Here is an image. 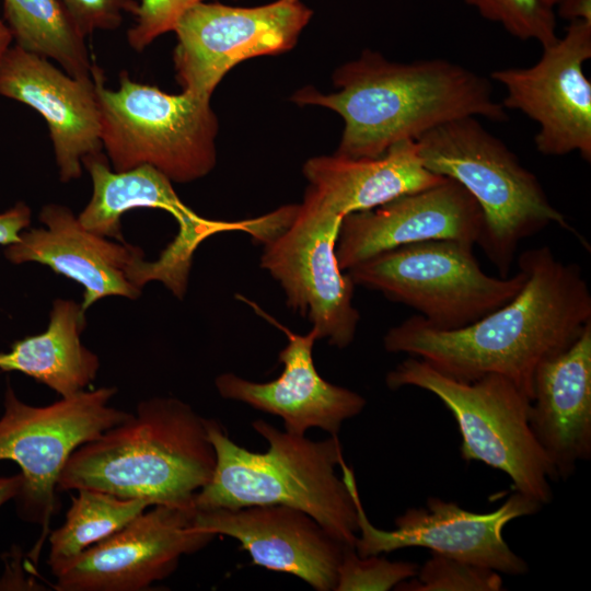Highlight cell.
Instances as JSON below:
<instances>
[{
	"mask_svg": "<svg viewBox=\"0 0 591 591\" xmlns=\"http://www.w3.org/2000/svg\"><path fill=\"white\" fill-rule=\"evenodd\" d=\"M303 175L323 202L343 217L445 178L424 166L415 140L397 142L379 158L350 159L335 153L315 157L304 163Z\"/></svg>",
	"mask_w": 591,
	"mask_h": 591,
	"instance_id": "22",
	"label": "cell"
},
{
	"mask_svg": "<svg viewBox=\"0 0 591 591\" xmlns=\"http://www.w3.org/2000/svg\"><path fill=\"white\" fill-rule=\"evenodd\" d=\"M207 0H141L127 42L136 51L146 49L159 36L174 31L179 16L196 3Z\"/></svg>",
	"mask_w": 591,
	"mask_h": 591,
	"instance_id": "29",
	"label": "cell"
},
{
	"mask_svg": "<svg viewBox=\"0 0 591 591\" xmlns=\"http://www.w3.org/2000/svg\"><path fill=\"white\" fill-rule=\"evenodd\" d=\"M530 425L556 478L591 457V322L534 375Z\"/></svg>",
	"mask_w": 591,
	"mask_h": 591,
	"instance_id": "21",
	"label": "cell"
},
{
	"mask_svg": "<svg viewBox=\"0 0 591 591\" xmlns=\"http://www.w3.org/2000/svg\"><path fill=\"white\" fill-rule=\"evenodd\" d=\"M3 15L16 46L71 77L92 78L86 35L60 0H3Z\"/></svg>",
	"mask_w": 591,
	"mask_h": 591,
	"instance_id": "24",
	"label": "cell"
},
{
	"mask_svg": "<svg viewBox=\"0 0 591 591\" xmlns=\"http://www.w3.org/2000/svg\"><path fill=\"white\" fill-rule=\"evenodd\" d=\"M391 390L417 387L437 396L454 417L461 455L509 476L515 491L542 505L553 499V466L530 425V397L512 381L487 374L473 381L451 378L408 356L385 378Z\"/></svg>",
	"mask_w": 591,
	"mask_h": 591,
	"instance_id": "6",
	"label": "cell"
},
{
	"mask_svg": "<svg viewBox=\"0 0 591 591\" xmlns=\"http://www.w3.org/2000/svg\"><path fill=\"white\" fill-rule=\"evenodd\" d=\"M39 221L47 227L23 231L4 248L13 264L35 262L83 287V311L109 296L137 299L148 283V260L139 247L113 243L80 223L68 207L49 204Z\"/></svg>",
	"mask_w": 591,
	"mask_h": 591,
	"instance_id": "17",
	"label": "cell"
},
{
	"mask_svg": "<svg viewBox=\"0 0 591 591\" xmlns=\"http://www.w3.org/2000/svg\"><path fill=\"white\" fill-rule=\"evenodd\" d=\"M32 211L23 201L0 213V245L16 242L21 233L30 227Z\"/></svg>",
	"mask_w": 591,
	"mask_h": 591,
	"instance_id": "31",
	"label": "cell"
},
{
	"mask_svg": "<svg viewBox=\"0 0 591 591\" xmlns=\"http://www.w3.org/2000/svg\"><path fill=\"white\" fill-rule=\"evenodd\" d=\"M88 36L95 31H114L124 20V14L136 15V0H60Z\"/></svg>",
	"mask_w": 591,
	"mask_h": 591,
	"instance_id": "30",
	"label": "cell"
},
{
	"mask_svg": "<svg viewBox=\"0 0 591 591\" xmlns=\"http://www.w3.org/2000/svg\"><path fill=\"white\" fill-rule=\"evenodd\" d=\"M312 10L300 0H277L253 8L199 2L174 27L173 53L182 90L210 100L222 78L243 60L277 55L298 42Z\"/></svg>",
	"mask_w": 591,
	"mask_h": 591,
	"instance_id": "13",
	"label": "cell"
},
{
	"mask_svg": "<svg viewBox=\"0 0 591 591\" xmlns=\"http://www.w3.org/2000/svg\"><path fill=\"white\" fill-rule=\"evenodd\" d=\"M0 95L30 106L45 119L61 182L79 178L82 159L102 151L93 77H71L14 45L0 63Z\"/></svg>",
	"mask_w": 591,
	"mask_h": 591,
	"instance_id": "19",
	"label": "cell"
},
{
	"mask_svg": "<svg viewBox=\"0 0 591 591\" xmlns=\"http://www.w3.org/2000/svg\"><path fill=\"white\" fill-rule=\"evenodd\" d=\"M480 16L497 23L513 37L535 40L542 48L558 38L556 5L559 0H464Z\"/></svg>",
	"mask_w": 591,
	"mask_h": 591,
	"instance_id": "26",
	"label": "cell"
},
{
	"mask_svg": "<svg viewBox=\"0 0 591 591\" xmlns=\"http://www.w3.org/2000/svg\"><path fill=\"white\" fill-rule=\"evenodd\" d=\"M77 491L63 524L49 532L47 565L54 576L85 549L119 531L152 507L142 499L121 498L96 489L81 488Z\"/></svg>",
	"mask_w": 591,
	"mask_h": 591,
	"instance_id": "25",
	"label": "cell"
},
{
	"mask_svg": "<svg viewBox=\"0 0 591 591\" xmlns=\"http://www.w3.org/2000/svg\"><path fill=\"white\" fill-rule=\"evenodd\" d=\"M82 164L91 176L93 187L89 204L78 217L86 230L125 242L120 231V219L125 212L153 208L174 217L178 233L154 262L161 281L176 296L186 292L194 253L206 239L225 231H243L254 242L264 245L279 234L291 219L286 206L253 219H206L186 206L175 193L172 182L150 165L112 171L102 151L85 155Z\"/></svg>",
	"mask_w": 591,
	"mask_h": 591,
	"instance_id": "10",
	"label": "cell"
},
{
	"mask_svg": "<svg viewBox=\"0 0 591 591\" xmlns=\"http://www.w3.org/2000/svg\"><path fill=\"white\" fill-rule=\"evenodd\" d=\"M343 218L309 186L290 224L264 244L260 257L287 305L311 322L318 339L339 349L352 343L360 321L355 283L336 257Z\"/></svg>",
	"mask_w": 591,
	"mask_h": 591,
	"instance_id": "11",
	"label": "cell"
},
{
	"mask_svg": "<svg viewBox=\"0 0 591 591\" xmlns=\"http://www.w3.org/2000/svg\"><path fill=\"white\" fill-rule=\"evenodd\" d=\"M340 467L357 508L355 551L359 556L425 547L507 575L528 572V563L509 547L502 532L511 521L535 514L543 507L538 501L514 491L496 510L478 513L454 501L429 497L424 507L409 508L398 515L394 530H381L367 517L352 470L345 461Z\"/></svg>",
	"mask_w": 591,
	"mask_h": 591,
	"instance_id": "12",
	"label": "cell"
},
{
	"mask_svg": "<svg viewBox=\"0 0 591 591\" xmlns=\"http://www.w3.org/2000/svg\"><path fill=\"white\" fill-rule=\"evenodd\" d=\"M196 509L163 505L144 510L123 529L85 549L56 578L58 591H142L169 577L184 555L215 534L195 524Z\"/></svg>",
	"mask_w": 591,
	"mask_h": 591,
	"instance_id": "15",
	"label": "cell"
},
{
	"mask_svg": "<svg viewBox=\"0 0 591 591\" xmlns=\"http://www.w3.org/2000/svg\"><path fill=\"white\" fill-rule=\"evenodd\" d=\"M116 387H99L61 397L47 406L22 402L7 386L0 417V461L9 460L21 468L20 517L42 526L32 556L38 557L49 534L53 515L59 509L57 480L72 452L130 413L109 406Z\"/></svg>",
	"mask_w": 591,
	"mask_h": 591,
	"instance_id": "9",
	"label": "cell"
},
{
	"mask_svg": "<svg viewBox=\"0 0 591 591\" xmlns=\"http://www.w3.org/2000/svg\"><path fill=\"white\" fill-rule=\"evenodd\" d=\"M262 315L287 336L288 344L278 356L283 364L281 374L273 381L258 383L234 373H223L215 381L219 394L279 416L286 431L305 434L310 428H320L337 436L345 420L362 412L366 398L318 374L312 355L318 338L313 328L299 335L264 312Z\"/></svg>",
	"mask_w": 591,
	"mask_h": 591,
	"instance_id": "20",
	"label": "cell"
},
{
	"mask_svg": "<svg viewBox=\"0 0 591 591\" xmlns=\"http://www.w3.org/2000/svg\"><path fill=\"white\" fill-rule=\"evenodd\" d=\"M101 112V142L114 171L150 165L172 183L206 176L216 165L218 118L210 100L182 91L170 94L136 82L123 71L119 86H105L94 65Z\"/></svg>",
	"mask_w": 591,
	"mask_h": 591,
	"instance_id": "7",
	"label": "cell"
},
{
	"mask_svg": "<svg viewBox=\"0 0 591 591\" xmlns=\"http://www.w3.org/2000/svg\"><path fill=\"white\" fill-rule=\"evenodd\" d=\"M85 326L81 304L72 300L54 301L45 332L15 340L0 352V371H18L58 393L72 396L95 379L99 357L80 339Z\"/></svg>",
	"mask_w": 591,
	"mask_h": 591,
	"instance_id": "23",
	"label": "cell"
},
{
	"mask_svg": "<svg viewBox=\"0 0 591 591\" xmlns=\"http://www.w3.org/2000/svg\"><path fill=\"white\" fill-rule=\"evenodd\" d=\"M206 425L216 467L195 496L196 510L285 505L306 512L345 545L355 547L357 508L347 484L336 474L344 461L337 436L312 441L256 419L252 427L268 449L253 452L232 441L219 421L206 419Z\"/></svg>",
	"mask_w": 591,
	"mask_h": 591,
	"instance_id": "4",
	"label": "cell"
},
{
	"mask_svg": "<svg viewBox=\"0 0 591 591\" xmlns=\"http://www.w3.org/2000/svg\"><path fill=\"white\" fill-rule=\"evenodd\" d=\"M337 91L306 86L292 95L299 105H318L345 123L335 154L379 158L393 144L465 116L501 123L506 108L487 78L453 61L434 58L402 63L364 49L334 74Z\"/></svg>",
	"mask_w": 591,
	"mask_h": 591,
	"instance_id": "2",
	"label": "cell"
},
{
	"mask_svg": "<svg viewBox=\"0 0 591 591\" xmlns=\"http://www.w3.org/2000/svg\"><path fill=\"white\" fill-rule=\"evenodd\" d=\"M410 561H392L380 555L359 556L355 547L344 552L335 591H387L417 575Z\"/></svg>",
	"mask_w": 591,
	"mask_h": 591,
	"instance_id": "28",
	"label": "cell"
},
{
	"mask_svg": "<svg viewBox=\"0 0 591 591\" xmlns=\"http://www.w3.org/2000/svg\"><path fill=\"white\" fill-rule=\"evenodd\" d=\"M22 485L21 474L0 477V507L11 499H15Z\"/></svg>",
	"mask_w": 591,
	"mask_h": 591,
	"instance_id": "33",
	"label": "cell"
},
{
	"mask_svg": "<svg viewBox=\"0 0 591 591\" xmlns=\"http://www.w3.org/2000/svg\"><path fill=\"white\" fill-rule=\"evenodd\" d=\"M198 529L235 538L253 564L293 575L317 591H335L347 547L306 512L285 505L196 510Z\"/></svg>",
	"mask_w": 591,
	"mask_h": 591,
	"instance_id": "18",
	"label": "cell"
},
{
	"mask_svg": "<svg viewBox=\"0 0 591 591\" xmlns=\"http://www.w3.org/2000/svg\"><path fill=\"white\" fill-rule=\"evenodd\" d=\"M215 467L206 418L177 398L153 397L76 449L57 491L91 488L152 506L195 509V496Z\"/></svg>",
	"mask_w": 591,
	"mask_h": 591,
	"instance_id": "3",
	"label": "cell"
},
{
	"mask_svg": "<svg viewBox=\"0 0 591 591\" xmlns=\"http://www.w3.org/2000/svg\"><path fill=\"white\" fill-rule=\"evenodd\" d=\"M518 268L525 281L501 306L448 331L414 315L386 332L384 349L419 358L461 381L502 375L531 398L538 366L591 322V293L581 268L564 263L548 246L522 252Z\"/></svg>",
	"mask_w": 591,
	"mask_h": 591,
	"instance_id": "1",
	"label": "cell"
},
{
	"mask_svg": "<svg viewBox=\"0 0 591 591\" xmlns=\"http://www.w3.org/2000/svg\"><path fill=\"white\" fill-rule=\"evenodd\" d=\"M483 230L476 200L461 184L444 178L373 209L346 215L336 257L347 271L378 254L417 242L455 240L475 245Z\"/></svg>",
	"mask_w": 591,
	"mask_h": 591,
	"instance_id": "16",
	"label": "cell"
},
{
	"mask_svg": "<svg viewBox=\"0 0 591 591\" xmlns=\"http://www.w3.org/2000/svg\"><path fill=\"white\" fill-rule=\"evenodd\" d=\"M474 245L429 240L378 254L347 270L352 282L381 292L418 312L430 326L455 329L479 320L512 299L525 274L487 275Z\"/></svg>",
	"mask_w": 591,
	"mask_h": 591,
	"instance_id": "8",
	"label": "cell"
},
{
	"mask_svg": "<svg viewBox=\"0 0 591 591\" xmlns=\"http://www.w3.org/2000/svg\"><path fill=\"white\" fill-rule=\"evenodd\" d=\"M415 141L428 171L457 182L476 200L484 218L478 245L501 277L522 240L553 224L576 233L536 175L479 118L449 120Z\"/></svg>",
	"mask_w": 591,
	"mask_h": 591,
	"instance_id": "5",
	"label": "cell"
},
{
	"mask_svg": "<svg viewBox=\"0 0 591 591\" xmlns=\"http://www.w3.org/2000/svg\"><path fill=\"white\" fill-rule=\"evenodd\" d=\"M590 58L591 22L573 21L534 65L490 73L506 90L503 107L538 125L534 144L543 155L578 152L591 161V82L582 69Z\"/></svg>",
	"mask_w": 591,
	"mask_h": 591,
	"instance_id": "14",
	"label": "cell"
},
{
	"mask_svg": "<svg viewBox=\"0 0 591 591\" xmlns=\"http://www.w3.org/2000/svg\"><path fill=\"white\" fill-rule=\"evenodd\" d=\"M556 16L569 22H591V0H559L556 5Z\"/></svg>",
	"mask_w": 591,
	"mask_h": 591,
	"instance_id": "32",
	"label": "cell"
},
{
	"mask_svg": "<svg viewBox=\"0 0 591 591\" xmlns=\"http://www.w3.org/2000/svg\"><path fill=\"white\" fill-rule=\"evenodd\" d=\"M500 572L442 554L431 553L417 575L397 584L401 591H500Z\"/></svg>",
	"mask_w": 591,
	"mask_h": 591,
	"instance_id": "27",
	"label": "cell"
},
{
	"mask_svg": "<svg viewBox=\"0 0 591 591\" xmlns=\"http://www.w3.org/2000/svg\"><path fill=\"white\" fill-rule=\"evenodd\" d=\"M12 40V34L7 23L0 16V63L10 49Z\"/></svg>",
	"mask_w": 591,
	"mask_h": 591,
	"instance_id": "34",
	"label": "cell"
}]
</instances>
